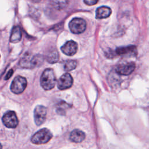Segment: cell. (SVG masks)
<instances>
[{
	"mask_svg": "<svg viewBox=\"0 0 149 149\" xmlns=\"http://www.w3.org/2000/svg\"><path fill=\"white\" fill-rule=\"evenodd\" d=\"M40 84L45 90H51L55 87L56 76L52 69L48 68L44 70L41 76Z\"/></svg>",
	"mask_w": 149,
	"mask_h": 149,
	"instance_id": "obj_1",
	"label": "cell"
},
{
	"mask_svg": "<svg viewBox=\"0 0 149 149\" xmlns=\"http://www.w3.org/2000/svg\"><path fill=\"white\" fill-rule=\"evenodd\" d=\"M52 137V133L48 129L43 128L37 132L31 137V141L36 144H42L48 142Z\"/></svg>",
	"mask_w": 149,
	"mask_h": 149,
	"instance_id": "obj_2",
	"label": "cell"
},
{
	"mask_svg": "<svg viewBox=\"0 0 149 149\" xmlns=\"http://www.w3.org/2000/svg\"><path fill=\"white\" fill-rule=\"evenodd\" d=\"M27 86V80L21 76H16L10 85V90L15 94H20L25 90Z\"/></svg>",
	"mask_w": 149,
	"mask_h": 149,
	"instance_id": "obj_3",
	"label": "cell"
},
{
	"mask_svg": "<svg viewBox=\"0 0 149 149\" xmlns=\"http://www.w3.org/2000/svg\"><path fill=\"white\" fill-rule=\"evenodd\" d=\"M69 27L72 33L80 34L85 31L86 29V22L81 18L76 17L70 22Z\"/></svg>",
	"mask_w": 149,
	"mask_h": 149,
	"instance_id": "obj_4",
	"label": "cell"
},
{
	"mask_svg": "<svg viewBox=\"0 0 149 149\" xmlns=\"http://www.w3.org/2000/svg\"><path fill=\"white\" fill-rule=\"evenodd\" d=\"M41 61L40 57L37 55H24L20 62V66L24 68H33L36 66Z\"/></svg>",
	"mask_w": 149,
	"mask_h": 149,
	"instance_id": "obj_5",
	"label": "cell"
},
{
	"mask_svg": "<svg viewBox=\"0 0 149 149\" xmlns=\"http://www.w3.org/2000/svg\"><path fill=\"white\" fill-rule=\"evenodd\" d=\"M2 119L4 125L9 128H15L19 123L16 113L12 111L6 112L3 115Z\"/></svg>",
	"mask_w": 149,
	"mask_h": 149,
	"instance_id": "obj_6",
	"label": "cell"
},
{
	"mask_svg": "<svg viewBox=\"0 0 149 149\" xmlns=\"http://www.w3.org/2000/svg\"><path fill=\"white\" fill-rule=\"evenodd\" d=\"M47 109L43 105H37L34 111V119L37 126L42 125L46 119Z\"/></svg>",
	"mask_w": 149,
	"mask_h": 149,
	"instance_id": "obj_7",
	"label": "cell"
},
{
	"mask_svg": "<svg viewBox=\"0 0 149 149\" xmlns=\"http://www.w3.org/2000/svg\"><path fill=\"white\" fill-rule=\"evenodd\" d=\"M73 84V78L72 76L66 73L62 74L58 81L57 87L59 90H65L70 88Z\"/></svg>",
	"mask_w": 149,
	"mask_h": 149,
	"instance_id": "obj_8",
	"label": "cell"
},
{
	"mask_svg": "<svg viewBox=\"0 0 149 149\" xmlns=\"http://www.w3.org/2000/svg\"><path fill=\"white\" fill-rule=\"evenodd\" d=\"M61 49L65 55L72 56L76 53L77 50V44L73 40L68 41L61 47Z\"/></svg>",
	"mask_w": 149,
	"mask_h": 149,
	"instance_id": "obj_9",
	"label": "cell"
},
{
	"mask_svg": "<svg viewBox=\"0 0 149 149\" xmlns=\"http://www.w3.org/2000/svg\"><path fill=\"white\" fill-rule=\"evenodd\" d=\"M136 68L135 63L133 62L119 65L116 69V72L122 75H129L131 74Z\"/></svg>",
	"mask_w": 149,
	"mask_h": 149,
	"instance_id": "obj_10",
	"label": "cell"
},
{
	"mask_svg": "<svg viewBox=\"0 0 149 149\" xmlns=\"http://www.w3.org/2000/svg\"><path fill=\"white\" fill-rule=\"evenodd\" d=\"M85 133L79 129L73 130L70 134V140L74 143H80L85 139Z\"/></svg>",
	"mask_w": 149,
	"mask_h": 149,
	"instance_id": "obj_11",
	"label": "cell"
},
{
	"mask_svg": "<svg viewBox=\"0 0 149 149\" xmlns=\"http://www.w3.org/2000/svg\"><path fill=\"white\" fill-rule=\"evenodd\" d=\"M112 13L110 8L105 6H100L96 10L95 17L97 19H104L109 17Z\"/></svg>",
	"mask_w": 149,
	"mask_h": 149,
	"instance_id": "obj_12",
	"label": "cell"
},
{
	"mask_svg": "<svg viewBox=\"0 0 149 149\" xmlns=\"http://www.w3.org/2000/svg\"><path fill=\"white\" fill-rule=\"evenodd\" d=\"M115 53L118 55H125L136 52V48L134 45L118 47L115 49Z\"/></svg>",
	"mask_w": 149,
	"mask_h": 149,
	"instance_id": "obj_13",
	"label": "cell"
},
{
	"mask_svg": "<svg viewBox=\"0 0 149 149\" xmlns=\"http://www.w3.org/2000/svg\"><path fill=\"white\" fill-rule=\"evenodd\" d=\"M22 38V31L19 26H16L13 27L12 29L10 37V41L11 42H17L20 41Z\"/></svg>",
	"mask_w": 149,
	"mask_h": 149,
	"instance_id": "obj_14",
	"label": "cell"
},
{
	"mask_svg": "<svg viewBox=\"0 0 149 149\" xmlns=\"http://www.w3.org/2000/svg\"><path fill=\"white\" fill-rule=\"evenodd\" d=\"M47 61L50 63H54L58 62L59 59V54L56 49H52L49 51L46 57Z\"/></svg>",
	"mask_w": 149,
	"mask_h": 149,
	"instance_id": "obj_15",
	"label": "cell"
},
{
	"mask_svg": "<svg viewBox=\"0 0 149 149\" xmlns=\"http://www.w3.org/2000/svg\"><path fill=\"white\" fill-rule=\"evenodd\" d=\"M77 66V62L74 60H67L64 64L65 70L69 72L74 69Z\"/></svg>",
	"mask_w": 149,
	"mask_h": 149,
	"instance_id": "obj_16",
	"label": "cell"
},
{
	"mask_svg": "<svg viewBox=\"0 0 149 149\" xmlns=\"http://www.w3.org/2000/svg\"><path fill=\"white\" fill-rule=\"evenodd\" d=\"M68 4V0H52V5L57 9L64 8Z\"/></svg>",
	"mask_w": 149,
	"mask_h": 149,
	"instance_id": "obj_17",
	"label": "cell"
},
{
	"mask_svg": "<svg viewBox=\"0 0 149 149\" xmlns=\"http://www.w3.org/2000/svg\"><path fill=\"white\" fill-rule=\"evenodd\" d=\"M98 1L99 0H84V2L87 5L91 6V5H95Z\"/></svg>",
	"mask_w": 149,
	"mask_h": 149,
	"instance_id": "obj_18",
	"label": "cell"
},
{
	"mask_svg": "<svg viewBox=\"0 0 149 149\" xmlns=\"http://www.w3.org/2000/svg\"><path fill=\"white\" fill-rule=\"evenodd\" d=\"M13 73V69L9 70V72H8V73L6 74V76H5V80H8L9 78H10V77L12 76Z\"/></svg>",
	"mask_w": 149,
	"mask_h": 149,
	"instance_id": "obj_19",
	"label": "cell"
},
{
	"mask_svg": "<svg viewBox=\"0 0 149 149\" xmlns=\"http://www.w3.org/2000/svg\"><path fill=\"white\" fill-rule=\"evenodd\" d=\"M31 1L35 3H38V2H41L42 0H31Z\"/></svg>",
	"mask_w": 149,
	"mask_h": 149,
	"instance_id": "obj_20",
	"label": "cell"
}]
</instances>
